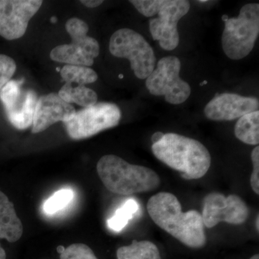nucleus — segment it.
<instances>
[{"mask_svg": "<svg viewBox=\"0 0 259 259\" xmlns=\"http://www.w3.org/2000/svg\"><path fill=\"white\" fill-rule=\"evenodd\" d=\"M147 210L158 227L185 245L200 248L206 244V235L202 214L197 210L182 212L176 196L159 192L149 199Z\"/></svg>", "mask_w": 259, "mask_h": 259, "instance_id": "nucleus-1", "label": "nucleus"}, {"mask_svg": "<svg viewBox=\"0 0 259 259\" xmlns=\"http://www.w3.org/2000/svg\"><path fill=\"white\" fill-rule=\"evenodd\" d=\"M152 151L159 161L182 174L187 180H198L208 171L211 156L199 141L177 134H164L152 145Z\"/></svg>", "mask_w": 259, "mask_h": 259, "instance_id": "nucleus-2", "label": "nucleus"}, {"mask_svg": "<svg viewBox=\"0 0 259 259\" xmlns=\"http://www.w3.org/2000/svg\"><path fill=\"white\" fill-rule=\"evenodd\" d=\"M97 170L107 190L122 195L151 192L161 183L159 176L151 168L131 164L115 155L102 156Z\"/></svg>", "mask_w": 259, "mask_h": 259, "instance_id": "nucleus-3", "label": "nucleus"}, {"mask_svg": "<svg viewBox=\"0 0 259 259\" xmlns=\"http://www.w3.org/2000/svg\"><path fill=\"white\" fill-rule=\"evenodd\" d=\"M222 47L226 55L239 60L248 55L254 47L259 33V5L249 3L241 8L236 18L224 20Z\"/></svg>", "mask_w": 259, "mask_h": 259, "instance_id": "nucleus-4", "label": "nucleus"}, {"mask_svg": "<svg viewBox=\"0 0 259 259\" xmlns=\"http://www.w3.org/2000/svg\"><path fill=\"white\" fill-rule=\"evenodd\" d=\"M112 55L128 59L136 77L145 79L156 64L152 47L139 32L128 28L117 30L110 37L109 46Z\"/></svg>", "mask_w": 259, "mask_h": 259, "instance_id": "nucleus-5", "label": "nucleus"}, {"mask_svg": "<svg viewBox=\"0 0 259 259\" xmlns=\"http://www.w3.org/2000/svg\"><path fill=\"white\" fill-rule=\"evenodd\" d=\"M65 27L71 42L54 48L50 54L51 60L88 67L93 65L94 59L100 54V46L94 37L88 36V24L79 18H71Z\"/></svg>", "mask_w": 259, "mask_h": 259, "instance_id": "nucleus-6", "label": "nucleus"}, {"mask_svg": "<svg viewBox=\"0 0 259 259\" xmlns=\"http://www.w3.org/2000/svg\"><path fill=\"white\" fill-rule=\"evenodd\" d=\"M180 70L181 61L176 56L162 58L146 78V88L154 96H164L168 103H184L190 96L191 88L181 79Z\"/></svg>", "mask_w": 259, "mask_h": 259, "instance_id": "nucleus-7", "label": "nucleus"}, {"mask_svg": "<svg viewBox=\"0 0 259 259\" xmlns=\"http://www.w3.org/2000/svg\"><path fill=\"white\" fill-rule=\"evenodd\" d=\"M121 118L120 108L110 102H98L83 108L68 122H64L71 139H88L105 130L118 125Z\"/></svg>", "mask_w": 259, "mask_h": 259, "instance_id": "nucleus-8", "label": "nucleus"}, {"mask_svg": "<svg viewBox=\"0 0 259 259\" xmlns=\"http://www.w3.org/2000/svg\"><path fill=\"white\" fill-rule=\"evenodd\" d=\"M190 3L186 0H161L158 6V18L149 20V28L154 40L166 51L176 49L180 44L177 24L188 13Z\"/></svg>", "mask_w": 259, "mask_h": 259, "instance_id": "nucleus-9", "label": "nucleus"}, {"mask_svg": "<svg viewBox=\"0 0 259 259\" xmlns=\"http://www.w3.org/2000/svg\"><path fill=\"white\" fill-rule=\"evenodd\" d=\"M21 81L10 80L0 91V100L4 106L7 117L15 128H28L32 124L37 94L32 90H24Z\"/></svg>", "mask_w": 259, "mask_h": 259, "instance_id": "nucleus-10", "label": "nucleus"}, {"mask_svg": "<svg viewBox=\"0 0 259 259\" xmlns=\"http://www.w3.org/2000/svg\"><path fill=\"white\" fill-rule=\"evenodd\" d=\"M248 216V206L238 195L225 197L223 194L212 192L204 199L202 218L207 228H213L221 222L238 226L243 224Z\"/></svg>", "mask_w": 259, "mask_h": 259, "instance_id": "nucleus-11", "label": "nucleus"}, {"mask_svg": "<svg viewBox=\"0 0 259 259\" xmlns=\"http://www.w3.org/2000/svg\"><path fill=\"white\" fill-rule=\"evenodd\" d=\"M42 3L40 0L0 1V35L9 40L23 36Z\"/></svg>", "mask_w": 259, "mask_h": 259, "instance_id": "nucleus-12", "label": "nucleus"}, {"mask_svg": "<svg viewBox=\"0 0 259 259\" xmlns=\"http://www.w3.org/2000/svg\"><path fill=\"white\" fill-rule=\"evenodd\" d=\"M258 100L236 94L216 95L204 107V115L214 121H229L240 118L246 114L258 111Z\"/></svg>", "mask_w": 259, "mask_h": 259, "instance_id": "nucleus-13", "label": "nucleus"}, {"mask_svg": "<svg viewBox=\"0 0 259 259\" xmlns=\"http://www.w3.org/2000/svg\"><path fill=\"white\" fill-rule=\"evenodd\" d=\"M76 112L74 107L64 101L57 94L42 95L35 107L32 133L38 134L59 121L68 122L74 117Z\"/></svg>", "mask_w": 259, "mask_h": 259, "instance_id": "nucleus-14", "label": "nucleus"}, {"mask_svg": "<svg viewBox=\"0 0 259 259\" xmlns=\"http://www.w3.org/2000/svg\"><path fill=\"white\" fill-rule=\"evenodd\" d=\"M23 233V223L17 215L14 204L0 191V238L15 243Z\"/></svg>", "mask_w": 259, "mask_h": 259, "instance_id": "nucleus-15", "label": "nucleus"}, {"mask_svg": "<svg viewBox=\"0 0 259 259\" xmlns=\"http://www.w3.org/2000/svg\"><path fill=\"white\" fill-rule=\"evenodd\" d=\"M237 139L244 144H259V112L255 111L240 117L234 130Z\"/></svg>", "mask_w": 259, "mask_h": 259, "instance_id": "nucleus-16", "label": "nucleus"}, {"mask_svg": "<svg viewBox=\"0 0 259 259\" xmlns=\"http://www.w3.org/2000/svg\"><path fill=\"white\" fill-rule=\"evenodd\" d=\"M59 96L67 103H75L83 107L93 106L97 102V95L91 89L83 85L73 87L72 83H66L61 88Z\"/></svg>", "mask_w": 259, "mask_h": 259, "instance_id": "nucleus-17", "label": "nucleus"}, {"mask_svg": "<svg viewBox=\"0 0 259 259\" xmlns=\"http://www.w3.org/2000/svg\"><path fill=\"white\" fill-rule=\"evenodd\" d=\"M117 259H161L157 246L148 241H137L117 250Z\"/></svg>", "mask_w": 259, "mask_h": 259, "instance_id": "nucleus-18", "label": "nucleus"}, {"mask_svg": "<svg viewBox=\"0 0 259 259\" xmlns=\"http://www.w3.org/2000/svg\"><path fill=\"white\" fill-rule=\"evenodd\" d=\"M60 74L66 83L79 85L95 82L98 79L97 73L88 66L66 64L60 70Z\"/></svg>", "mask_w": 259, "mask_h": 259, "instance_id": "nucleus-19", "label": "nucleus"}, {"mask_svg": "<svg viewBox=\"0 0 259 259\" xmlns=\"http://www.w3.org/2000/svg\"><path fill=\"white\" fill-rule=\"evenodd\" d=\"M139 210V204L134 199H129L116 210L112 218L107 220V226L115 232L123 229Z\"/></svg>", "mask_w": 259, "mask_h": 259, "instance_id": "nucleus-20", "label": "nucleus"}, {"mask_svg": "<svg viewBox=\"0 0 259 259\" xmlns=\"http://www.w3.org/2000/svg\"><path fill=\"white\" fill-rule=\"evenodd\" d=\"M74 197V192L70 189H63L56 192L44 202L42 209L47 214H56L64 209Z\"/></svg>", "mask_w": 259, "mask_h": 259, "instance_id": "nucleus-21", "label": "nucleus"}, {"mask_svg": "<svg viewBox=\"0 0 259 259\" xmlns=\"http://www.w3.org/2000/svg\"><path fill=\"white\" fill-rule=\"evenodd\" d=\"M60 259H98L93 250L83 243H74L65 248Z\"/></svg>", "mask_w": 259, "mask_h": 259, "instance_id": "nucleus-22", "label": "nucleus"}, {"mask_svg": "<svg viewBox=\"0 0 259 259\" xmlns=\"http://www.w3.org/2000/svg\"><path fill=\"white\" fill-rule=\"evenodd\" d=\"M16 70V64L10 56L0 54V91L4 88Z\"/></svg>", "mask_w": 259, "mask_h": 259, "instance_id": "nucleus-23", "label": "nucleus"}, {"mask_svg": "<svg viewBox=\"0 0 259 259\" xmlns=\"http://www.w3.org/2000/svg\"><path fill=\"white\" fill-rule=\"evenodd\" d=\"M251 161L253 171L250 176V185L255 194H259V147L253 148L251 152Z\"/></svg>", "mask_w": 259, "mask_h": 259, "instance_id": "nucleus-24", "label": "nucleus"}, {"mask_svg": "<svg viewBox=\"0 0 259 259\" xmlns=\"http://www.w3.org/2000/svg\"><path fill=\"white\" fill-rule=\"evenodd\" d=\"M84 6L89 8H95L101 5L103 3V1H100V0H81L80 1Z\"/></svg>", "mask_w": 259, "mask_h": 259, "instance_id": "nucleus-25", "label": "nucleus"}, {"mask_svg": "<svg viewBox=\"0 0 259 259\" xmlns=\"http://www.w3.org/2000/svg\"><path fill=\"white\" fill-rule=\"evenodd\" d=\"M164 134L161 132H156L151 137V141H152L153 144H156V143L159 142L162 139H163Z\"/></svg>", "mask_w": 259, "mask_h": 259, "instance_id": "nucleus-26", "label": "nucleus"}, {"mask_svg": "<svg viewBox=\"0 0 259 259\" xmlns=\"http://www.w3.org/2000/svg\"><path fill=\"white\" fill-rule=\"evenodd\" d=\"M0 259H6V253L5 250L0 245Z\"/></svg>", "mask_w": 259, "mask_h": 259, "instance_id": "nucleus-27", "label": "nucleus"}, {"mask_svg": "<svg viewBox=\"0 0 259 259\" xmlns=\"http://www.w3.org/2000/svg\"><path fill=\"white\" fill-rule=\"evenodd\" d=\"M64 250L65 248L64 246H63V245H59V246L57 248L58 253H60V254H61V253L64 251Z\"/></svg>", "mask_w": 259, "mask_h": 259, "instance_id": "nucleus-28", "label": "nucleus"}, {"mask_svg": "<svg viewBox=\"0 0 259 259\" xmlns=\"http://www.w3.org/2000/svg\"><path fill=\"white\" fill-rule=\"evenodd\" d=\"M255 228H256L257 231H259V216L258 214L257 215L256 221H255Z\"/></svg>", "mask_w": 259, "mask_h": 259, "instance_id": "nucleus-29", "label": "nucleus"}, {"mask_svg": "<svg viewBox=\"0 0 259 259\" xmlns=\"http://www.w3.org/2000/svg\"><path fill=\"white\" fill-rule=\"evenodd\" d=\"M51 22L52 23H56V22H57V18H56V17H52V18H51Z\"/></svg>", "mask_w": 259, "mask_h": 259, "instance_id": "nucleus-30", "label": "nucleus"}, {"mask_svg": "<svg viewBox=\"0 0 259 259\" xmlns=\"http://www.w3.org/2000/svg\"><path fill=\"white\" fill-rule=\"evenodd\" d=\"M250 259H259V255L258 254H255L254 255H253V256L251 257Z\"/></svg>", "mask_w": 259, "mask_h": 259, "instance_id": "nucleus-31", "label": "nucleus"}]
</instances>
